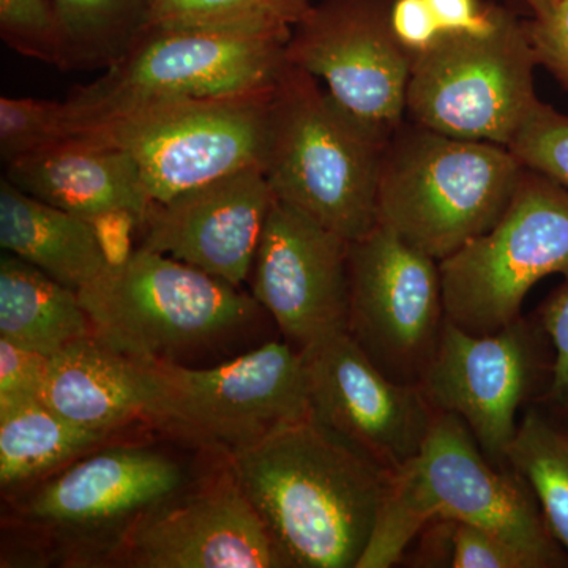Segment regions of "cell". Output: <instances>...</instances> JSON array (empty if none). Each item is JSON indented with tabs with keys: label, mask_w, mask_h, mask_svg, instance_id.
Returning a JSON list of instances; mask_svg holds the SVG:
<instances>
[{
	"label": "cell",
	"mask_w": 568,
	"mask_h": 568,
	"mask_svg": "<svg viewBox=\"0 0 568 568\" xmlns=\"http://www.w3.org/2000/svg\"><path fill=\"white\" fill-rule=\"evenodd\" d=\"M156 387L153 364L91 335L50 357L41 399L71 424L121 435L134 422H149Z\"/></svg>",
	"instance_id": "ffe728a7"
},
{
	"label": "cell",
	"mask_w": 568,
	"mask_h": 568,
	"mask_svg": "<svg viewBox=\"0 0 568 568\" xmlns=\"http://www.w3.org/2000/svg\"><path fill=\"white\" fill-rule=\"evenodd\" d=\"M0 36L18 54L62 70V26L51 0H0Z\"/></svg>",
	"instance_id": "83f0119b"
},
{
	"label": "cell",
	"mask_w": 568,
	"mask_h": 568,
	"mask_svg": "<svg viewBox=\"0 0 568 568\" xmlns=\"http://www.w3.org/2000/svg\"><path fill=\"white\" fill-rule=\"evenodd\" d=\"M276 88L144 104L84 133L125 149L153 204H163L246 168L264 171Z\"/></svg>",
	"instance_id": "30bf717a"
},
{
	"label": "cell",
	"mask_w": 568,
	"mask_h": 568,
	"mask_svg": "<svg viewBox=\"0 0 568 568\" xmlns=\"http://www.w3.org/2000/svg\"><path fill=\"white\" fill-rule=\"evenodd\" d=\"M537 65L528 22L500 9L491 31L443 32L414 54L406 114L433 132L508 148L541 104Z\"/></svg>",
	"instance_id": "9c48e42d"
},
{
	"label": "cell",
	"mask_w": 568,
	"mask_h": 568,
	"mask_svg": "<svg viewBox=\"0 0 568 568\" xmlns=\"http://www.w3.org/2000/svg\"><path fill=\"white\" fill-rule=\"evenodd\" d=\"M62 26V71L106 70L149 28L151 0H51Z\"/></svg>",
	"instance_id": "cb8c5ba5"
},
{
	"label": "cell",
	"mask_w": 568,
	"mask_h": 568,
	"mask_svg": "<svg viewBox=\"0 0 568 568\" xmlns=\"http://www.w3.org/2000/svg\"><path fill=\"white\" fill-rule=\"evenodd\" d=\"M538 321L555 347L548 399L568 407V283L544 302L538 310Z\"/></svg>",
	"instance_id": "d6a6232c"
},
{
	"label": "cell",
	"mask_w": 568,
	"mask_h": 568,
	"mask_svg": "<svg viewBox=\"0 0 568 568\" xmlns=\"http://www.w3.org/2000/svg\"><path fill=\"white\" fill-rule=\"evenodd\" d=\"M0 246L80 293L114 260L95 223L0 182Z\"/></svg>",
	"instance_id": "44dd1931"
},
{
	"label": "cell",
	"mask_w": 568,
	"mask_h": 568,
	"mask_svg": "<svg viewBox=\"0 0 568 568\" xmlns=\"http://www.w3.org/2000/svg\"><path fill=\"white\" fill-rule=\"evenodd\" d=\"M110 567L290 568L224 459L149 511Z\"/></svg>",
	"instance_id": "9a60e30c"
},
{
	"label": "cell",
	"mask_w": 568,
	"mask_h": 568,
	"mask_svg": "<svg viewBox=\"0 0 568 568\" xmlns=\"http://www.w3.org/2000/svg\"><path fill=\"white\" fill-rule=\"evenodd\" d=\"M528 24L538 63L568 91V0H549Z\"/></svg>",
	"instance_id": "1f68e13d"
},
{
	"label": "cell",
	"mask_w": 568,
	"mask_h": 568,
	"mask_svg": "<svg viewBox=\"0 0 568 568\" xmlns=\"http://www.w3.org/2000/svg\"><path fill=\"white\" fill-rule=\"evenodd\" d=\"M115 439L71 424L41 398L0 407V488L18 495Z\"/></svg>",
	"instance_id": "603a6c76"
},
{
	"label": "cell",
	"mask_w": 568,
	"mask_h": 568,
	"mask_svg": "<svg viewBox=\"0 0 568 568\" xmlns=\"http://www.w3.org/2000/svg\"><path fill=\"white\" fill-rule=\"evenodd\" d=\"M452 568H536L521 549L491 530L454 521Z\"/></svg>",
	"instance_id": "f546056e"
},
{
	"label": "cell",
	"mask_w": 568,
	"mask_h": 568,
	"mask_svg": "<svg viewBox=\"0 0 568 568\" xmlns=\"http://www.w3.org/2000/svg\"><path fill=\"white\" fill-rule=\"evenodd\" d=\"M69 104L29 97L0 99V156L3 164L78 136Z\"/></svg>",
	"instance_id": "4316f807"
},
{
	"label": "cell",
	"mask_w": 568,
	"mask_h": 568,
	"mask_svg": "<svg viewBox=\"0 0 568 568\" xmlns=\"http://www.w3.org/2000/svg\"><path fill=\"white\" fill-rule=\"evenodd\" d=\"M491 530L532 559L536 568L568 566L536 495L517 470L493 465L452 413H437L424 447L390 474L372 540L357 568L395 566L433 519Z\"/></svg>",
	"instance_id": "7a4b0ae2"
},
{
	"label": "cell",
	"mask_w": 568,
	"mask_h": 568,
	"mask_svg": "<svg viewBox=\"0 0 568 568\" xmlns=\"http://www.w3.org/2000/svg\"><path fill=\"white\" fill-rule=\"evenodd\" d=\"M274 200L263 168H246L153 205L138 246L241 287Z\"/></svg>",
	"instance_id": "ac0fdd59"
},
{
	"label": "cell",
	"mask_w": 568,
	"mask_h": 568,
	"mask_svg": "<svg viewBox=\"0 0 568 568\" xmlns=\"http://www.w3.org/2000/svg\"><path fill=\"white\" fill-rule=\"evenodd\" d=\"M547 332L519 317L491 335H473L447 320L418 387L437 413L457 414L489 462L510 467L519 407L551 377Z\"/></svg>",
	"instance_id": "4fadbf2b"
},
{
	"label": "cell",
	"mask_w": 568,
	"mask_h": 568,
	"mask_svg": "<svg viewBox=\"0 0 568 568\" xmlns=\"http://www.w3.org/2000/svg\"><path fill=\"white\" fill-rule=\"evenodd\" d=\"M301 353L317 424L388 473L416 457L437 416L420 387L384 375L347 332Z\"/></svg>",
	"instance_id": "2e32d148"
},
{
	"label": "cell",
	"mask_w": 568,
	"mask_h": 568,
	"mask_svg": "<svg viewBox=\"0 0 568 568\" xmlns=\"http://www.w3.org/2000/svg\"><path fill=\"white\" fill-rule=\"evenodd\" d=\"M80 298L104 345L144 364H181L246 332L263 306L241 287L136 246Z\"/></svg>",
	"instance_id": "8992f818"
},
{
	"label": "cell",
	"mask_w": 568,
	"mask_h": 568,
	"mask_svg": "<svg viewBox=\"0 0 568 568\" xmlns=\"http://www.w3.org/2000/svg\"><path fill=\"white\" fill-rule=\"evenodd\" d=\"M390 136L291 65L276 88L264 174L278 201L347 242L379 224L377 194Z\"/></svg>",
	"instance_id": "3957f363"
},
{
	"label": "cell",
	"mask_w": 568,
	"mask_h": 568,
	"mask_svg": "<svg viewBox=\"0 0 568 568\" xmlns=\"http://www.w3.org/2000/svg\"><path fill=\"white\" fill-rule=\"evenodd\" d=\"M525 2L528 3L530 10L534 11V17L544 13V11L547 10L549 6V0H525Z\"/></svg>",
	"instance_id": "d590c367"
},
{
	"label": "cell",
	"mask_w": 568,
	"mask_h": 568,
	"mask_svg": "<svg viewBox=\"0 0 568 568\" xmlns=\"http://www.w3.org/2000/svg\"><path fill=\"white\" fill-rule=\"evenodd\" d=\"M50 357L0 338V407L43 396Z\"/></svg>",
	"instance_id": "4dcf8cb0"
},
{
	"label": "cell",
	"mask_w": 568,
	"mask_h": 568,
	"mask_svg": "<svg viewBox=\"0 0 568 568\" xmlns=\"http://www.w3.org/2000/svg\"><path fill=\"white\" fill-rule=\"evenodd\" d=\"M230 465L287 566L357 568L392 473L312 416Z\"/></svg>",
	"instance_id": "6da1fadb"
},
{
	"label": "cell",
	"mask_w": 568,
	"mask_h": 568,
	"mask_svg": "<svg viewBox=\"0 0 568 568\" xmlns=\"http://www.w3.org/2000/svg\"><path fill=\"white\" fill-rule=\"evenodd\" d=\"M395 0H321L294 26L291 65L327 84L362 121L392 136L405 122L414 54L392 26Z\"/></svg>",
	"instance_id": "5bb4252c"
},
{
	"label": "cell",
	"mask_w": 568,
	"mask_h": 568,
	"mask_svg": "<svg viewBox=\"0 0 568 568\" xmlns=\"http://www.w3.org/2000/svg\"><path fill=\"white\" fill-rule=\"evenodd\" d=\"M194 478L162 448L115 439L11 496V515L43 562L110 567L134 526Z\"/></svg>",
	"instance_id": "277c9868"
},
{
	"label": "cell",
	"mask_w": 568,
	"mask_h": 568,
	"mask_svg": "<svg viewBox=\"0 0 568 568\" xmlns=\"http://www.w3.org/2000/svg\"><path fill=\"white\" fill-rule=\"evenodd\" d=\"M310 0H151L149 28L293 32Z\"/></svg>",
	"instance_id": "484cf974"
},
{
	"label": "cell",
	"mask_w": 568,
	"mask_h": 568,
	"mask_svg": "<svg viewBox=\"0 0 568 568\" xmlns=\"http://www.w3.org/2000/svg\"><path fill=\"white\" fill-rule=\"evenodd\" d=\"M507 463L528 481L552 536L568 552V429L530 410L518 425Z\"/></svg>",
	"instance_id": "d4e9b609"
},
{
	"label": "cell",
	"mask_w": 568,
	"mask_h": 568,
	"mask_svg": "<svg viewBox=\"0 0 568 568\" xmlns=\"http://www.w3.org/2000/svg\"><path fill=\"white\" fill-rule=\"evenodd\" d=\"M291 33L151 28L65 102L82 134L144 104L268 91L290 70Z\"/></svg>",
	"instance_id": "52a82bcc"
},
{
	"label": "cell",
	"mask_w": 568,
	"mask_h": 568,
	"mask_svg": "<svg viewBox=\"0 0 568 568\" xmlns=\"http://www.w3.org/2000/svg\"><path fill=\"white\" fill-rule=\"evenodd\" d=\"M525 170L506 145L403 122L384 153L379 224L440 263L499 222Z\"/></svg>",
	"instance_id": "5b68a950"
},
{
	"label": "cell",
	"mask_w": 568,
	"mask_h": 568,
	"mask_svg": "<svg viewBox=\"0 0 568 568\" xmlns=\"http://www.w3.org/2000/svg\"><path fill=\"white\" fill-rule=\"evenodd\" d=\"M149 424L220 462H230L310 416L304 357L268 342L212 366L153 364Z\"/></svg>",
	"instance_id": "ba28073f"
},
{
	"label": "cell",
	"mask_w": 568,
	"mask_h": 568,
	"mask_svg": "<svg viewBox=\"0 0 568 568\" xmlns=\"http://www.w3.org/2000/svg\"><path fill=\"white\" fill-rule=\"evenodd\" d=\"M347 334L396 383L418 386L444 325L439 263L377 224L347 248Z\"/></svg>",
	"instance_id": "7c38bea8"
},
{
	"label": "cell",
	"mask_w": 568,
	"mask_h": 568,
	"mask_svg": "<svg viewBox=\"0 0 568 568\" xmlns=\"http://www.w3.org/2000/svg\"><path fill=\"white\" fill-rule=\"evenodd\" d=\"M392 26L403 47L413 54L432 47L443 33L426 0H395Z\"/></svg>",
	"instance_id": "836d02e7"
},
{
	"label": "cell",
	"mask_w": 568,
	"mask_h": 568,
	"mask_svg": "<svg viewBox=\"0 0 568 568\" xmlns=\"http://www.w3.org/2000/svg\"><path fill=\"white\" fill-rule=\"evenodd\" d=\"M93 335L80 294L6 253L0 260V338L52 357Z\"/></svg>",
	"instance_id": "7402d4cb"
},
{
	"label": "cell",
	"mask_w": 568,
	"mask_h": 568,
	"mask_svg": "<svg viewBox=\"0 0 568 568\" xmlns=\"http://www.w3.org/2000/svg\"><path fill=\"white\" fill-rule=\"evenodd\" d=\"M6 179L37 200L95 224L129 216L140 230L155 205L133 156L92 133L6 164Z\"/></svg>",
	"instance_id": "d6986e66"
},
{
	"label": "cell",
	"mask_w": 568,
	"mask_h": 568,
	"mask_svg": "<svg viewBox=\"0 0 568 568\" xmlns=\"http://www.w3.org/2000/svg\"><path fill=\"white\" fill-rule=\"evenodd\" d=\"M439 268L450 323L473 335L503 331L540 280L568 283V189L526 168L499 222Z\"/></svg>",
	"instance_id": "8fae6325"
},
{
	"label": "cell",
	"mask_w": 568,
	"mask_h": 568,
	"mask_svg": "<svg viewBox=\"0 0 568 568\" xmlns=\"http://www.w3.org/2000/svg\"><path fill=\"white\" fill-rule=\"evenodd\" d=\"M440 32L485 33L491 31L499 7H484L478 0H426Z\"/></svg>",
	"instance_id": "e575fe53"
},
{
	"label": "cell",
	"mask_w": 568,
	"mask_h": 568,
	"mask_svg": "<svg viewBox=\"0 0 568 568\" xmlns=\"http://www.w3.org/2000/svg\"><path fill=\"white\" fill-rule=\"evenodd\" d=\"M347 248L342 235L275 197L250 278L254 301L295 349L347 332Z\"/></svg>",
	"instance_id": "e0dca14e"
},
{
	"label": "cell",
	"mask_w": 568,
	"mask_h": 568,
	"mask_svg": "<svg viewBox=\"0 0 568 568\" xmlns=\"http://www.w3.org/2000/svg\"><path fill=\"white\" fill-rule=\"evenodd\" d=\"M508 149L523 166L568 189V114L541 103Z\"/></svg>",
	"instance_id": "f1b7e54d"
}]
</instances>
